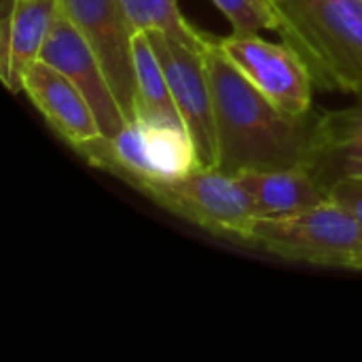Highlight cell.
I'll return each mask as SVG.
<instances>
[{
    "label": "cell",
    "mask_w": 362,
    "mask_h": 362,
    "mask_svg": "<svg viewBox=\"0 0 362 362\" xmlns=\"http://www.w3.org/2000/svg\"><path fill=\"white\" fill-rule=\"evenodd\" d=\"M206 64L214 98L216 168L238 176L305 165L320 112H284L231 64L216 38L206 47Z\"/></svg>",
    "instance_id": "6da1fadb"
},
{
    "label": "cell",
    "mask_w": 362,
    "mask_h": 362,
    "mask_svg": "<svg viewBox=\"0 0 362 362\" xmlns=\"http://www.w3.org/2000/svg\"><path fill=\"white\" fill-rule=\"evenodd\" d=\"M278 28L325 91L362 93V0H272Z\"/></svg>",
    "instance_id": "7a4b0ae2"
},
{
    "label": "cell",
    "mask_w": 362,
    "mask_h": 362,
    "mask_svg": "<svg viewBox=\"0 0 362 362\" xmlns=\"http://www.w3.org/2000/svg\"><path fill=\"white\" fill-rule=\"evenodd\" d=\"M76 153L93 168L110 172L140 193L197 170V151L182 123L132 121L115 136H100Z\"/></svg>",
    "instance_id": "3957f363"
},
{
    "label": "cell",
    "mask_w": 362,
    "mask_h": 362,
    "mask_svg": "<svg viewBox=\"0 0 362 362\" xmlns=\"http://www.w3.org/2000/svg\"><path fill=\"white\" fill-rule=\"evenodd\" d=\"M246 244L286 261L350 269L362 255V223L327 199L293 216L257 218Z\"/></svg>",
    "instance_id": "277c9868"
},
{
    "label": "cell",
    "mask_w": 362,
    "mask_h": 362,
    "mask_svg": "<svg viewBox=\"0 0 362 362\" xmlns=\"http://www.w3.org/2000/svg\"><path fill=\"white\" fill-rule=\"evenodd\" d=\"M142 193L199 229L242 244L257 221L242 180L218 168H197L182 178L151 185Z\"/></svg>",
    "instance_id": "5b68a950"
},
{
    "label": "cell",
    "mask_w": 362,
    "mask_h": 362,
    "mask_svg": "<svg viewBox=\"0 0 362 362\" xmlns=\"http://www.w3.org/2000/svg\"><path fill=\"white\" fill-rule=\"evenodd\" d=\"M165 72L178 115L197 151V168H216V121L206 49H193L161 32H146Z\"/></svg>",
    "instance_id": "8992f818"
},
{
    "label": "cell",
    "mask_w": 362,
    "mask_h": 362,
    "mask_svg": "<svg viewBox=\"0 0 362 362\" xmlns=\"http://www.w3.org/2000/svg\"><path fill=\"white\" fill-rule=\"evenodd\" d=\"M231 64L288 115L312 108L314 78L301 55L286 42H269L259 34H229L216 38Z\"/></svg>",
    "instance_id": "52a82bcc"
},
{
    "label": "cell",
    "mask_w": 362,
    "mask_h": 362,
    "mask_svg": "<svg viewBox=\"0 0 362 362\" xmlns=\"http://www.w3.org/2000/svg\"><path fill=\"white\" fill-rule=\"evenodd\" d=\"M64 13L76 23L93 47L112 85L117 102L127 119L134 121V30L121 0H59Z\"/></svg>",
    "instance_id": "ba28073f"
},
{
    "label": "cell",
    "mask_w": 362,
    "mask_h": 362,
    "mask_svg": "<svg viewBox=\"0 0 362 362\" xmlns=\"http://www.w3.org/2000/svg\"><path fill=\"white\" fill-rule=\"evenodd\" d=\"M40 59L62 70L83 91L100 121L104 136L110 138L127 125V119L117 102L102 62L98 59L89 40L76 28V23L64 13V8H59Z\"/></svg>",
    "instance_id": "9c48e42d"
},
{
    "label": "cell",
    "mask_w": 362,
    "mask_h": 362,
    "mask_svg": "<svg viewBox=\"0 0 362 362\" xmlns=\"http://www.w3.org/2000/svg\"><path fill=\"white\" fill-rule=\"evenodd\" d=\"M21 91L42 115L47 125L74 151L104 136L83 91L62 70L45 59H36L23 72Z\"/></svg>",
    "instance_id": "30bf717a"
},
{
    "label": "cell",
    "mask_w": 362,
    "mask_h": 362,
    "mask_svg": "<svg viewBox=\"0 0 362 362\" xmlns=\"http://www.w3.org/2000/svg\"><path fill=\"white\" fill-rule=\"evenodd\" d=\"M59 8V0H15L11 15L2 19L0 76L11 93L21 91L23 72L42 57Z\"/></svg>",
    "instance_id": "8fae6325"
},
{
    "label": "cell",
    "mask_w": 362,
    "mask_h": 362,
    "mask_svg": "<svg viewBox=\"0 0 362 362\" xmlns=\"http://www.w3.org/2000/svg\"><path fill=\"white\" fill-rule=\"evenodd\" d=\"M238 178L252 199L257 218L293 216L329 199V193L308 165L242 172Z\"/></svg>",
    "instance_id": "7c38bea8"
},
{
    "label": "cell",
    "mask_w": 362,
    "mask_h": 362,
    "mask_svg": "<svg viewBox=\"0 0 362 362\" xmlns=\"http://www.w3.org/2000/svg\"><path fill=\"white\" fill-rule=\"evenodd\" d=\"M134 81H136L134 121L182 123L165 72L146 32L134 34Z\"/></svg>",
    "instance_id": "4fadbf2b"
},
{
    "label": "cell",
    "mask_w": 362,
    "mask_h": 362,
    "mask_svg": "<svg viewBox=\"0 0 362 362\" xmlns=\"http://www.w3.org/2000/svg\"><path fill=\"white\" fill-rule=\"evenodd\" d=\"M134 32H161L204 51L210 36L195 30L180 13L176 0H121Z\"/></svg>",
    "instance_id": "5bb4252c"
},
{
    "label": "cell",
    "mask_w": 362,
    "mask_h": 362,
    "mask_svg": "<svg viewBox=\"0 0 362 362\" xmlns=\"http://www.w3.org/2000/svg\"><path fill=\"white\" fill-rule=\"evenodd\" d=\"M229 19L233 34H259L276 30L278 19L272 0H212Z\"/></svg>",
    "instance_id": "9a60e30c"
},
{
    "label": "cell",
    "mask_w": 362,
    "mask_h": 362,
    "mask_svg": "<svg viewBox=\"0 0 362 362\" xmlns=\"http://www.w3.org/2000/svg\"><path fill=\"white\" fill-rule=\"evenodd\" d=\"M329 199L348 208L362 223V176H346L329 187Z\"/></svg>",
    "instance_id": "2e32d148"
},
{
    "label": "cell",
    "mask_w": 362,
    "mask_h": 362,
    "mask_svg": "<svg viewBox=\"0 0 362 362\" xmlns=\"http://www.w3.org/2000/svg\"><path fill=\"white\" fill-rule=\"evenodd\" d=\"M13 6H15V0H0V11H2V19H6V17L11 15Z\"/></svg>",
    "instance_id": "e0dca14e"
},
{
    "label": "cell",
    "mask_w": 362,
    "mask_h": 362,
    "mask_svg": "<svg viewBox=\"0 0 362 362\" xmlns=\"http://www.w3.org/2000/svg\"><path fill=\"white\" fill-rule=\"evenodd\" d=\"M350 269H354V272H362V255L356 259V261H354V263H352V267H350Z\"/></svg>",
    "instance_id": "ac0fdd59"
}]
</instances>
